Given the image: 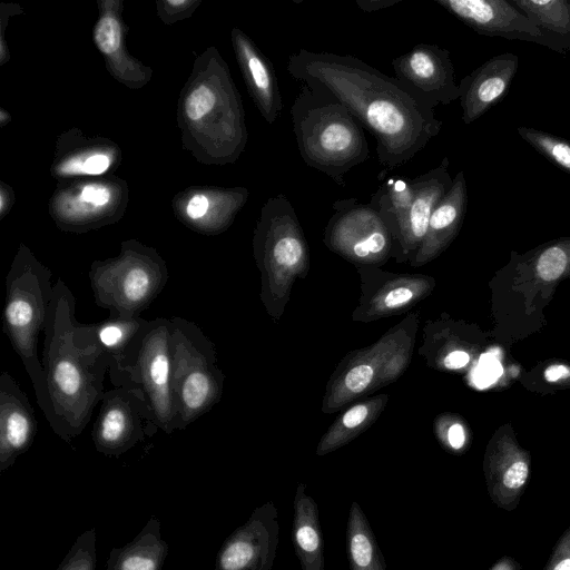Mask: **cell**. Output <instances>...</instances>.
I'll use <instances>...</instances> for the list:
<instances>
[{"mask_svg": "<svg viewBox=\"0 0 570 570\" xmlns=\"http://www.w3.org/2000/svg\"><path fill=\"white\" fill-rule=\"evenodd\" d=\"M286 69L297 81L325 87L354 115L374 136L385 170L409 163L442 128L435 108L415 90L352 55L299 49Z\"/></svg>", "mask_w": 570, "mask_h": 570, "instance_id": "obj_1", "label": "cell"}, {"mask_svg": "<svg viewBox=\"0 0 570 570\" xmlns=\"http://www.w3.org/2000/svg\"><path fill=\"white\" fill-rule=\"evenodd\" d=\"M76 297L58 278L45 328L41 356L48 396L45 416L65 442L80 435L101 402L110 357L77 332Z\"/></svg>", "mask_w": 570, "mask_h": 570, "instance_id": "obj_2", "label": "cell"}, {"mask_svg": "<svg viewBox=\"0 0 570 570\" xmlns=\"http://www.w3.org/2000/svg\"><path fill=\"white\" fill-rule=\"evenodd\" d=\"M289 114L303 161L344 187L345 174L370 157L363 126L331 91L309 81L302 82Z\"/></svg>", "mask_w": 570, "mask_h": 570, "instance_id": "obj_3", "label": "cell"}, {"mask_svg": "<svg viewBox=\"0 0 570 570\" xmlns=\"http://www.w3.org/2000/svg\"><path fill=\"white\" fill-rule=\"evenodd\" d=\"M53 295L52 272L27 248H21L6 276L2 330L24 366L45 416L48 396L38 344Z\"/></svg>", "mask_w": 570, "mask_h": 570, "instance_id": "obj_4", "label": "cell"}, {"mask_svg": "<svg viewBox=\"0 0 570 570\" xmlns=\"http://www.w3.org/2000/svg\"><path fill=\"white\" fill-rule=\"evenodd\" d=\"M253 248L261 274V301L269 317L278 322L294 283L307 276L311 265L307 239L284 194L269 197L263 206Z\"/></svg>", "mask_w": 570, "mask_h": 570, "instance_id": "obj_5", "label": "cell"}, {"mask_svg": "<svg viewBox=\"0 0 570 570\" xmlns=\"http://www.w3.org/2000/svg\"><path fill=\"white\" fill-rule=\"evenodd\" d=\"M419 324V311L411 312L375 343L348 352L325 385L322 412H338L399 380L412 361Z\"/></svg>", "mask_w": 570, "mask_h": 570, "instance_id": "obj_6", "label": "cell"}, {"mask_svg": "<svg viewBox=\"0 0 570 570\" xmlns=\"http://www.w3.org/2000/svg\"><path fill=\"white\" fill-rule=\"evenodd\" d=\"M173 326L170 318L150 320L126 354L110 364L114 386L141 392L155 424L166 434L177 431V413L171 386Z\"/></svg>", "mask_w": 570, "mask_h": 570, "instance_id": "obj_7", "label": "cell"}, {"mask_svg": "<svg viewBox=\"0 0 570 570\" xmlns=\"http://www.w3.org/2000/svg\"><path fill=\"white\" fill-rule=\"evenodd\" d=\"M173 326L171 386L177 430H185L222 400L225 374L217 364L214 342L195 323L181 316Z\"/></svg>", "mask_w": 570, "mask_h": 570, "instance_id": "obj_8", "label": "cell"}, {"mask_svg": "<svg viewBox=\"0 0 570 570\" xmlns=\"http://www.w3.org/2000/svg\"><path fill=\"white\" fill-rule=\"evenodd\" d=\"M89 283L95 303L109 316H141L165 288L169 273L165 262L151 249L125 246L111 259L94 262Z\"/></svg>", "mask_w": 570, "mask_h": 570, "instance_id": "obj_9", "label": "cell"}, {"mask_svg": "<svg viewBox=\"0 0 570 570\" xmlns=\"http://www.w3.org/2000/svg\"><path fill=\"white\" fill-rule=\"evenodd\" d=\"M324 229L323 243L345 261L381 267L394 255L390 228L380 213L357 198L337 199Z\"/></svg>", "mask_w": 570, "mask_h": 570, "instance_id": "obj_10", "label": "cell"}, {"mask_svg": "<svg viewBox=\"0 0 570 570\" xmlns=\"http://www.w3.org/2000/svg\"><path fill=\"white\" fill-rule=\"evenodd\" d=\"M158 430L140 391L114 386L104 394L91 438L97 452L119 458Z\"/></svg>", "mask_w": 570, "mask_h": 570, "instance_id": "obj_11", "label": "cell"}, {"mask_svg": "<svg viewBox=\"0 0 570 570\" xmlns=\"http://www.w3.org/2000/svg\"><path fill=\"white\" fill-rule=\"evenodd\" d=\"M361 281L358 304L352 321L368 323L401 315L425 299L435 281L424 274L394 273L377 266L356 267Z\"/></svg>", "mask_w": 570, "mask_h": 570, "instance_id": "obj_12", "label": "cell"}, {"mask_svg": "<svg viewBox=\"0 0 570 570\" xmlns=\"http://www.w3.org/2000/svg\"><path fill=\"white\" fill-rule=\"evenodd\" d=\"M277 517L273 502L256 508L223 542L214 570H272L279 540Z\"/></svg>", "mask_w": 570, "mask_h": 570, "instance_id": "obj_13", "label": "cell"}, {"mask_svg": "<svg viewBox=\"0 0 570 570\" xmlns=\"http://www.w3.org/2000/svg\"><path fill=\"white\" fill-rule=\"evenodd\" d=\"M391 63L395 77L434 108L459 99V83L449 50L433 43H419Z\"/></svg>", "mask_w": 570, "mask_h": 570, "instance_id": "obj_14", "label": "cell"}, {"mask_svg": "<svg viewBox=\"0 0 570 570\" xmlns=\"http://www.w3.org/2000/svg\"><path fill=\"white\" fill-rule=\"evenodd\" d=\"M450 160L444 157L434 168L413 178L414 197L410 209L393 234L397 263H409L420 247L438 204L451 188Z\"/></svg>", "mask_w": 570, "mask_h": 570, "instance_id": "obj_15", "label": "cell"}, {"mask_svg": "<svg viewBox=\"0 0 570 570\" xmlns=\"http://www.w3.org/2000/svg\"><path fill=\"white\" fill-rule=\"evenodd\" d=\"M476 33L542 46L539 29L511 0H434Z\"/></svg>", "mask_w": 570, "mask_h": 570, "instance_id": "obj_16", "label": "cell"}, {"mask_svg": "<svg viewBox=\"0 0 570 570\" xmlns=\"http://www.w3.org/2000/svg\"><path fill=\"white\" fill-rule=\"evenodd\" d=\"M38 421L28 395L13 376L0 375V472L11 468L32 445Z\"/></svg>", "mask_w": 570, "mask_h": 570, "instance_id": "obj_17", "label": "cell"}, {"mask_svg": "<svg viewBox=\"0 0 570 570\" xmlns=\"http://www.w3.org/2000/svg\"><path fill=\"white\" fill-rule=\"evenodd\" d=\"M519 58L512 52L484 61L459 82L462 121L470 125L498 105L517 75Z\"/></svg>", "mask_w": 570, "mask_h": 570, "instance_id": "obj_18", "label": "cell"}, {"mask_svg": "<svg viewBox=\"0 0 570 570\" xmlns=\"http://www.w3.org/2000/svg\"><path fill=\"white\" fill-rule=\"evenodd\" d=\"M468 207V188L463 170L455 174L448 194L438 204L426 234L409 264L420 267L436 258L454 239Z\"/></svg>", "mask_w": 570, "mask_h": 570, "instance_id": "obj_19", "label": "cell"}, {"mask_svg": "<svg viewBox=\"0 0 570 570\" xmlns=\"http://www.w3.org/2000/svg\"><path fill=\"white\" fill-rule=\"evenodd\" d=\"M235 45L249 90L263 117L272 125L283 109L282 94L273 65L243 33H236Z\"/></svg>", "mask_w": 570, "mask_h": 570, "instance_id": "obj_20", "label": "cell"}, {"mask_svg": "<svg viewBox=\"0 0 570 570\" xmlns=\"http://www.w3.org/2000/svg\"><path fill=\"white\" fill-rule=\"evenodd\" d=\"M168 552L161 523L151 515L134 540L111 549L105 570H161Z\"/></svg>", "mask_w": 570, "mask_h": 570, "instance_id": "obj_21", "label": "cell"}, {"mask_svg": "<svg viewBox=\"0 0 570 570\" xmlns=\"http://www.w3.org/2000/svg\"><path fill=\"white\" fill-rule=\"evenodd\" d=\"M293 543L302 570H324V542L316 502L297 485L294 498Z\"/></svg>", "mask_w": 570, "mask_h": 570, "instance_id": "obj_22", "label": "cell"}, {"mask_svg": "<svg viewBox=\"0 0 570 570\" xmlns=\"http://www.w3.org/2000/svg\"><path fill=\"white\" fill-rule=\"evenodd\" d=\"M389 400L390 395L382 393L361 399L348 406L322 435L316 454L331 453L361 435L380 417Z\"/></svg>", "mask_w": 570, "mask_h": 570, "instance_id": "obj_23", "label": "cell"}, {"mask_svg": "<svg viewBox=\"0 0 570 570\" xmlns=\"http://www.w3.org/2000/svg\"><path fill=\"white\" fill-rule=\"evenodd\" d=\"M539 29L543 43L558 53L570 52V0H511Z\"/></svg>", "mask_w": 570, "mask_h": 570, "instance_id": "obj_24", "label": "cell"}, {"mask_svg": "<svg viewBox=\"0 0 570 570\" xmlns=\"http://www.w3.org/2000/svg\"><path fill=\"white\" fill-rule=\"evenodd\" d=\"M142 316L125 318L109 316L98 323H77L78 334L86 341L102 350L109 357L110 364L119 361L148 324Z\"/></svg>", "mask_w": 570, "mask_h": 570, "instance_id": "obj_25", "label": "cell"}, {"mask_svg": "<svg viewBox=\"0 0 570 570\" xmlns=\"http://www.w3.org/2000/svg\"><path fill=\"white\" fill-rule=\"evenodd\" d=\"M351 570H386V563L372 528L356 502H352L346 528Z\"/></svg>", "mask_w": 570, "mask_h": 570, "instance_id": "obj_26", "label": "cell"}, {"mask_svg": "<svg viewBox=\"0 0 570 570\" xmlns=\"http://www.w3.org/2000/svg\"><path fill=\"white\" fill-rule=\"evenodd\" d=\"M517 131L540 155L570 174V140L531 127H518Z\"/></svg>", "mask_w": 570, "mask_h": 570, "instance_id": "obj_27", "label": "cell"}, {"mask_svg": "<svg viewBox=\"0 0 570 570\" xmlns=\"http://www.w3.org/2000/svg\"><path fill=\"white\" fill-rule=\"evenodd\" d=\"M97 533L91 528L78 535L57 570H96Z\"/></svg>", "mask_w": 570, "mask_h": 570, "instance_id": "obj_28", "label": "cell"}, {"mask_svg": "<svg viewBox=\"0 0 570 570\" xmlns=\"http://www.w3.org/2000/svg\"><path fill=\"white\" fill-rule=\"evenodd\" d=\"M120 40L121 31L118 21L110 16L100 19L95 30V41L99 50L111 55L118 50Z\"/></svg>", "mask_w": 570, "mask_h": 570, "instance_id": "obj_29", "label": "cell"}, {"mask_svg": "<svg viewBox=\"0 0 570 570\" xmlns=\"http://www.w3.org/2000/svg\"><path fill=\"white\" fill-rule=\"evenodd\" d=\"M215 102L214 91L207 86L200 85L187 97L185 110L189 119L198 120L214 108Z\"/></svg>", "mask_w": 570, "mask_h": 570, "instance_id": "obj_30", "label": "cell"}, {"mask_svg": "<svg viewBox=\"0 0 570 570\" xmlns=\"http://www.w3.org/2000/svg\"><path fill=\"white\" fill-rule=\"evenodd\" d=\"M434 429L438 438L453 450H460L465 443V431L463 425L456 421H448L439 416L434 421Z\"/></svg>", "mask_w": 570, "mask_h": 570, "instance_id": "obj_31", "label": "cell"}, {"mask_svg": "<svg viewBox=\"0 0 570 570\" xmlns=\"http://www.w3.org/2000/svg\"><path fill=\"white\" fill-rule=\"evenodd\" d=\"M110 166V159L105 154H94L86 158L82 163L77 159H72L66 163L61 171L66 174H88L99 175L105 173Z\"/></svg>", "mask_w": 570, "mask_h": 570, "instance_id": "obj_32", "label": "cell"}, {"mask_svg": "<svg viewBox=\"0 0 570 570\" xmlns=\"http://www.w3.org/2000/svg\"><path fill=\"white\" fill-rule=\"evenodd\" d=\"M528 478V465L523 461L513 463L504 473L503 483L509 489H519Z\"/></svg>", "mask_w": 570, "mask_h": 570, "instance_id": "obj_33", "label": "cell"}, {"mask_svg": "<svg viewBox=\"0 0 570 570\" xmlns=\"http://www.w3.org/2000/svg\"><path fill=\"white\" fill-rule=\"evenodd\" d=\"M80 198L85 203L95 206H104L110 199V191L104 186L88 185L82 188Z\"/></svg>", "mask_w": 570, "mask_h": 570, "instance_id": "obj_34", "label": "cell"}, {"mask_svg": "<svg viewBox=\"0 0 570 570\" xmlns=\"http://www.w3.org/2000/svg\"><path fill=\"white\" fill-rule=\"evenodd\" d=\"M209 203L206 196L195 195L187 204L186 214L190 219L196 220L206 215Z\"/></svg>", "mask_w": 570, "mask_h": 570, "instance_id": "obj_35", "label": "cell"}, {"mask_svg": "<svg viewBox=\"0 0 570 570\" xmlns=\"http://www.w3.org/2000/svg\"><path fill=\"white\" fill-rule=\"evenodd\" d=\"M400 0H356L355 3L364 12H374L399 3Z\"/></svg>", "mask_w": 570, "mask_h": 570, "instance_id": "obj_36", "label": "cell"}, {"mask_svg": "<svg viewBox=\"0 0 570 570\" xmlns=\"http://www.w3.org/2000/svg\"><path fill=\"white\" fill-rule=\"evenodd\" d=\"M570 376V367L561 364L549 366L544 371V377L549 382H556Z\"/></svg>", "mask_w": 570, "mask_h": 570, "instance_id": "obj_37", "label": "cell"}, {"mask_svg": "<svg viewBox=\"0 0 570 570\" xmlns=\"http://www.w3.org/2000/svg\"><path fill=\"white\" fill-rule=\"evenodd\" d=\"M553 570H570V559H564L559 562Z\"/></svg>", "mask_w": 570, "mask_h": 570, "instance_id": "obj_38", "label": "cell"}]
</instances>
